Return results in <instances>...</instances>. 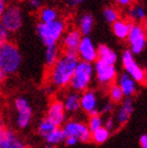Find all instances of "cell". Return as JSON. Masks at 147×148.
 <instances>
[{
  "instance_id": "obj_1",
  "label": "cell",
  "mask_w": 147,
  "mask_h": 148,
  "mask_svg": "<svg viewBox=\"0 0 147 148\" xmlns=\"http://www.w3.org/2000/svg\"><path fill=\"white\" fill-rule=\"evenodd\" d=\"M78 62V55L64 51V54L60 56L56 62L51 66L49 82L52 85L58 88L69 85Z\"/></svg>"
},
{
  "instance_id": "obj_2",
  "label": "cell",
  "mask_w": 147,
  "mask_h": 148,
  "mask_svg": "<svg viewBox=\"0 0 147 148\" xmlns=\"http://www.w3.org/2000/svg\"><path fill=\"white\" fill-rule=\"evenodd\" d=\"M65 22L62 19H56L51 22H39L36 25L38 37L45 46L57 44L65 32Z\"/></svg>"
},
{
  "instance_id": "obj_3",
  "label": "cell",
  "mask_w": 147,
  "mask_h": 148,
  "mask_svg": "<svg viewBox=\"0 0 147 148\" xmlns=\"http://www.w3.org/2000/svg\"><path fill=\"white\" fill-rule=\"evenodd\" d=\"M21 62V53L15 43L8 41L0 46V69L6 75L15 74L18 71Z\"/></svg>"
},
{
  "instance_id": "obj_4",
  "label": "cell",
  "mask_w": 147,
  "mask_h": 148,
  "mask_svg": "<svg viewBox=\"0 0 147 148\" xmlns=\"http://www.w3.org/2000/svg\"><path fill=\"white\" fill-rule=\"evenodd\" d=\"M93 63L86 62L79 60V62L77 64L75 73L71 77L69 86L75 91H84L87 89L93 79Z\"/></svg>"
},
{
  "instance_id": "obj_5",
  "label": "cell",
  "mask_w": 147,
  "mask_h": 148,
  "mask_svg": "<svg viewBox=\"0 0 147 148\" xmlns=\"http://www.w3.org/2000/svg\"><path fill=\"white\" fill-rule=\"evenodd\" d=\"M127 41L129 43V51L133 55H140L146 49V29L141 23H135L129 31L127 36Z\"/></svg>"
},
{
  "instance_id": "obj_6",
  "label": "cell",
  "mask_w": 147,
  "mask_h": 148,
  "mask_svg": "<svg viewBox=\"0 0 147 148\" xmlns=\"http://www.w3.org/2000/svg\"><path fill=\"white\" fill-rule=\"evenodd\" d=\"M0 23L5 27L10 33L19 31L23 23V15L20 8L16 5L8 6L4 9L0 19Z\"/></svg>"
},
{
  "instance_id": "obj_7",
  "label": "cell",
  "mask_w": 147,
  "mask_h": 148,
  "mask_svg": "<svg viewBox=\"0 0 147 148\" xmlns=\"http://www.w3.org/2000/svg\"><path fill=\"white\" fill-rule=\"evenodd\" d=\"M122 64L125 71L133 78L137 83H144L146 81V73L137 63L135 55L129 51L125 49L122 54Z\"/></svg>"
},
{
  "instance_id": "obj_8",
  "label": "cell",
  "mask_w": 147,
  "mask_h": 148,
  "mask_svg": "<svg viewBox=\"0 0 147 148\" xmlns=\"http://www.w3.org/2000/svg\"><path fill=\"white\" fill-rule=\"evenodd\" d=\"M93 71L96 73V77L98 82L102 85H109L116 80L117 69L113 64L102 62L100 60H97L95 62Z\"/></svg>"
},
{
  "instance_id": "obj_9",
  "label": "cell",
  "mask_w": 147,
  "mask_h": 148,
  "mask_svg": "<svg viewBox=\"0 0 147 148\" xmlns=\"http://www.w3.org/2000/svg\"><path fill=\"white\" fill-rule=\"evenodd\" d=\"M78 58L82 61L93 63L98 59L97 55V47L95 46V43L89 36H82L81 41L79 43L78 49H77Z\"/></svg>"
},
{
  "instance_id": "obj_10",
  "label": "cell",
  "mask_w": 147,
  "mask_h": 148,
  "mask_svg": "<svg viewBox=\"0 0 147 148\" xmlns=\"http://www.w3.org/2000/svg\"><path fill=\"white\" fill-rule=\"evenodd\" d=\"M62 129L66 137L67 136L75 137L80 142H88L91 140V130L88 129L87 126L82 123L71 121V122L66 123Z\"/></svg>"
},
{
  "instance_id": "obj_11",
  "label": "cell",
  "mask_w": 147,
  "mask_h": 148,
  "mask_svg": "<svg viewBox=\"0 0 147 148\" xmlns=\"http://www.w3.org/2000/svg\"><path fill=\"white\" fill-rule=\"evenodd\" d=\"M15 107L17 109L18 119L17 123L20 128L27 127L32 120V108L28 102L24 98H18L15 101Z\"/></svg>"
},
{
  "instance_id": "obj_12",
  "label": "cell",
  "mask_w": 147,
  "mask_h": 148,
  "mask_svg": "<svg viewBox=\"0 0 147 148\" xmlns=\"http://www.w3.org/2000/svg\"><path fill=\"white\" fill-rule=\"evenodd\" d=\"M82 38V34L78 29H73L68 31L66 34L62 36V45L64 47V51L66 53H73L77 54V49L79 46V43Z\"/></svg>"
},
{
  "instance_id": "obj_13",
  "label": "cell",
  "mask_w": 147,
  "mask_h": 148,
  "mask_svg": "<svg viewBox=\"0 0 147 148\" xmlns=\"http://www.w3.org/2000/svg\"><path fill=\"white\" fill-rule=\"evenodd\" d=\"M0 148H27L25 143L9 129H3L0 136Z\"/></svg>"
},
{
  "instance_id": "obj_14",
  "label": "cell",
  "mask_w": 147,
  "mask_h": 148,
  "mask_svg": "<svg viewBox=\"0 0 147 148\" xmlns=\"http://www.w3.org/2000/svg\"><path fill=\"white\" fill-rule=\"evenodd\" d=\"M47 119L58 127L62 125L65 121V109L62 102L55 101L52 103L47 111Z\"/></svg>"
},
{
  "instance_id": "obj_15",
  "label": "cell",
  "mask_w": 147,
  "mask_h": 148,
  "mask_svg": "<svg viewBox=\"0 0 147 148\" xmlns=\"http://www.w3.org/2000/svg\"><path fill=\"white\" fill-rule=\"evenodd\" d=\"M118 85L120 86L124 97H131L137 90V82L127 73L120 76L118 80Z\"/></svg>"
},
{
  "instance_id": "obj_16",
  "label": "cell",
  "mask_w": 147,
  "mask_h": 148,
  "mask_svg": "<svg viewBox=\"0 0 147 148\" xmlns=\"http://www.w3.org/2000/svg\"><path fill=\"white\" fill-rule=\"evenodd\" d=\"M97 95L93 90L85 89L82 96H80V107L86 112L93 110L97 108Z\"/></svg>"
},
{
  "instance_id": "obj_17",
  "label": "cell",
  "mask_w": 147,
  "mask_h": 148,
  "mask_svg": "<svg viewBox=\"0 0 147 148\" xmlns=\"http://www.w3.org/2000/svg\"><path fill=\"white\" fill-rule=\"evenodd\" d=\"M133 22L130 20L118 19L113 23V32L118 39L125 40L127 38Z\"/></svg>"
},
{
  "instance_id": "obj_18",
  "label": "cell",
  "mask_w": 147,
  "mask_h": 148,
  "mask_svg": "<svg viewBox=\"0 0 147 148\" xmlns=\"http://www.w3.org/2000/svg\"><path fill=\"white\" fill-rule=\"evenodd\" d=\"M97 55H98V59L102 62L108 63V64H116L118 61V56L115 53V51L110 49L109 46L106 44H100L97 47Z\"/></svg>"
},
{
  "instance_id": "obj_19",
  "label": "cell",
  "mask_w": 147,
  "mask_h": 148,
  "mask_svg": "<svg viewBox=\"0 0 147 148\" xmlns=\"http://www.w3.org/2000/svg\"><path fill=\"white\" fill-rule=\"evenodd\" d=\"M95 18L89 13H84L78 19V29L82 34V36H89L93 31Z\"/></svg>"
},
{
  "instance_id": "obj_20",
  "label": "cell",
  "mask_w": 147,
  "mask_h": 148,
  "mask_svg": "<svg viewBox=\"0 0 147 148\" xmlns=\"http://www.w3.org/2000/svg\"><path fill=\"white\" fill-rule=\"evenodd\" d=\"M133 111V100L130 99V97H127V99H125L123 101L121 108H120L119 112H118V122L122 125H124L125 123H127L129 120L130 116Z\"/></svg>"
},
{
  "instance_id": "obj_21",
  "label": "cell",
  "mask_w": 147,
  "mask_h": 148,
  "mask_svg": "<svg viewBox=\"0 0 147 148\" xmlns=\"http://www.w3.org/2000/svg\"><path fill=\"white\" fill-rule=\"evenodd\" d=\"M64 109L69 112H75L80 108V95L78 91H71L66 96L63 103Z\"/></svg>"
},
{
  "instance_id": "obj_22",
  "label": "cell",
  "mask_w": 147,
  "mask_h": 148,
  "mask_svg": "<svg viewBox=\"0 0 147 148\" xmlns=\"http://www.w3.org/2000/svg\"><path fill=\"white\" fill-rule=\"evenodd\" d=\"M45 63L48 67H51L60 57V49L57 44L45 46Z\"/></svg>"
},
{
  "instance_id": "obj_23",
  "label": "cell",
  "mask_w": 147,
  "mask_h": 148,
  "mask_svg": "<svg viewBox=\"0 0 147 148\" xmlns=\"http://www.w3.org/2000/svg\"><path fill=\"white\" fill-rule=\"evenodd\" d=\"M128 16H129L130 21H144L146 19V11L143 6L141 5H133L130 6L129 11H128Z\"/></svg>"
},
{
  "instance_id": "obj_24",
  "label": "cell",
  "mask_w": 147,
  "mask_h": 148,
  "mask_svg": "<svg viewBox=\"0 0 147 148\" xmlns=\"http://www.w3.org/2000/svg\"><path fill=\"white\" fill-rule=\"evenodd\" d=\"M40 22H51L58 19V12L54 8L51 6H44L41 8L39 13Z\"/></svg>"
},
{
  "instance_id": "obj_25",
  "label": "cell",
  "mask_w": 147,
  "mask_h": 148,
  "mask_svg": "<svg viewBox=\"0 0 147 148\" xmlns=\"http://www.w3.org/2000/svg\"><path fill=\"white\" fill-rule=\"evenodd\" d=\"M65 137L66 136H65L63 129L57 127L54 131H52L51 134L45 138V141L47 144H52V145L55 146L57 144H60L61 142H63L65 140Z\"/></svg>"
},
{
  "instance_id": "obj_26",
  "label": "cell",
  "mask_w": 147,
  "mask_h": 148,
  "mask_svg": "<svg viewBox=\"0 0 147 148\" xmlns=\"http://www.w3.org/2000/svg\"><path fill=\"white\" fill-rule=\"evenodd\" d=\"M58 126H56L54 123L49 121L47 118L43 119L39 124V127H38V134L41 136L42 138L45 139L48 134H51L52 131H54Z\"/></svg>"
},
{
  "instance_id": "obj_27",
  "label": "cell",
  "mask_w": 147,
  "mask_h": 148,
  "mask_svg": "<svg viewBox=\"0 0 147 148\" xmlns=\"http://www.w3.org/2000/svg\"><path fill=\"white\" fill-rule=\"evenodd\" d=\"M108 137H109V130L106 129L105 127H103V126H101L100 128L93 131L91 134V139H93V142L97 143V144L104 143L108 139Z\"/></svg>"
},
{
  "instance_id": "obj_28",
  "label": "cell",
  "mask_w": 147,
  "mask_h": 148,
  "mask_svg": "<svg viewBox=\"0 0 147 148\" xmlns=\"http://www.w3.org/2000/svg\"><path fill=\"white\" fill-rule=\"evenodd\" d=\"M103 17H104L106 22L113 24L115 21L120 19V14L117 9H115L113 6H107L103 10Z\"/></svg>"
},
{
  "instance_id": "obj_29",
  "label": "cell",
  "mask_w": 147,
  "mask_h": 148,
  "mask_svg": "<svg viewBox=\"0 0 147 148\" xmlns=\"http://www.w3.org/2000/svg\"><path fill=\"white\" fill-rule=\"evenodd\" d=\"M109 96L111 102H115V103L121 102L122 100H123V98H124V95H123V92H122L121 88H120V86L118 84H113V85L110 86Z\"/></svg>"
},
{
  "instance_id": "obj_30",
  "label": "cell",
  "mask_w": 147,
  "mask_h": 148,
  "mask_svg": "<svg viewBox=\"0 0 147 148\" xmlns=\"http://www.w3.org/2000/svg\"><path fill=\"white\" fill-rule=\"evenodd\" d=\"M101 126H102V119H101V117H100V114L91 116L89 124H88V129L91 130V132L95 131L96 129L100 128Z\"/></svg>"
},
{
  "instance_id": "obj_31",
  "label": "cell",
  "mask_w": 147,
  "mask_h": 148,
  "mask_svg": "<svg viewBox=\"0 0 147 148\" xmlns=\"http://www.w3.org/2000/svg\"><path fill=\"white\" fill-rule=\"evenodd\" d=\"M9 38H10V32L0 23V46L2 45L3 43L8 42Z\"/></svg>"
},
{
  "instance_id": "obj_32",
  "label": "cell",
  "mask_w": 147,
  "mask_h": 148,
  "mask_svg": "<svg viewBox=\"0 0 147 148\" xmlns=\"http://www.w3.org/2000/svg\"><path fill=\"white\" fill-rule=\"evenodd\" d=\"M65 143H66V145L68 146H74V145H76L77 143L79 142L78 140L76 139L75 137H71V136H67V137H65Z\"/></svg>"
},
{
  "instance_id": "obj_33",
  "label": "cell",
  "mask_w": 147,
  "mask_h": 148,
  "mask_svg": "<svg viewBox=\"0 0 147 148\" xmlns=\"http://www.w3.org/2000/svg\"><path fill=\"white\" fill-rule=\"evenodd\" d=\"M28 3H30V6L35 11L41 9V1L40 0H30Z\"/></svg>"
},
{
  "instance_id": "obj_34",
  "label": "cell",
  "mask_w": 147,
  "mask_h": 148,
  "mask_svg": "<svg viewBox=\"0 0 147 148\" xmlns=\"http://www.w3.org/2000/svg\"><path fill=\"white\" fill-rule=\"evenodd\" d=\"M116 3L122 8H127L133 4V0H116Z\"/></svg>"
},
{
  "instance_id": "obj_35",
  "label": "cell",
  "mask_w": 147,
  "mask_h": 148,
  "mask_svg": "<svg viewBox=\"0 0 147 148\" xmlns=\"http://www.w3.org/2000/svg\"><path fill=\"white\" fill-rule=\"evenodd\" d=\"M84 1H86V0H68V1H67V5L74 8V6L80 5V4H81V3H83Z\"/></svg>"
},
{
  "instance_id": "obj_36",
  "label": "cell",
  "mask_w": 147,
  "mask_h": 148,
  "mask_svg": "<svg viewBox=\"0 0 147 148\" xmlns=\"http://www.w3.org/2000/svg\"><path fill=\"white\" fill-rule=\"evenodd\" d=\"M111 110H113V103L111 102L106 103V104L103 106V108H102V112H103V114H109Z\"/></svg>"
},
{
  "instance_id": "obj_37",
  "label": "cell",
  "mask_w": 147,
  "mask_h": 148,
  "mask_svg": "<svg viewBox=\"0 0 147 148\" xmlns=\"http://www.w3.org/2000/svg\"><path fill=\"white\" fill-rule=\"evenodd\" d=\"M105 128L108 129V130H111L113 127V118H108L107 120H106V122H105Z\"/></svg>"
},
{
  "instance_id": "obj_38",
  "label": "cell",
  "mask_w": 147,
  "mask_h": 148,
  "mask_svg": "<svg viewBox=\"0 0 147 148\" xmlns=\"http://www.w3.org/2000/svg\"><path fill=\"white\" fill-rule=\"evenodd\" d=\"M140 145H141V148H147V136L146 134H143V136L140 138Z\"/></svg>"
},
{
  "instance_id": "obj_39",
  "label": "cell",
  "mask_w": 147,
  "mask_h": 148,
  "mask_svg": "<svg viewBox=\"0 0 147 148\" xmlns=\"http://www.w3.org/2000/svg\"><path fill=\"white\" fill-rule=\"evenodd\" d=\"M6 8L5 5V0H0V19H1V16H2V13L4 11V9Z\"/></svg>"
},
{
  "instance_id": "obj_40",
  "label": "cell",
  "mask_w": 147,
  "mask_h": 148,
  "mask_svg": "<svg viewBox=\"0 0 147 148\" xmlns=\"http://www.w3.org/2000/svg\"><path fill=\"white\" fill-rule=\"evenodd\" d=\"M5 78H6V74L2 71V69H0V85L5 81Z\"/></svg>"
},
{
  "instance_id": "obj_41",
  "label": "cell",
  "mask_w": 147,
  "mask_h": 148,
  "mask_svg": "<svg viewBox=\"0 0 147 148\" xmlns=\"http://www.w3.org/2000/svg\"><path fill=\"white\" fill-rule=\"evenodd\" d=\"M2 131H3V125H2V121L0 119V136L2 134Z\"/></svg>"
},
{
  "instance_id": "obj_42",
  "label": "cell",
  "mask_w": 147,
  "mask_h": 148,
  "mask_svg": "<svg viewBox=\"0 0 147 148\" xmlns=\"http://www.w3.org/2000/svg\"><path fill=\"white\" fill-rule=\"evenodd\" d=\"M44 148H54V145H52V144H47V143H46V145L44 146Z\"/></svg>"
}]
</instances>
